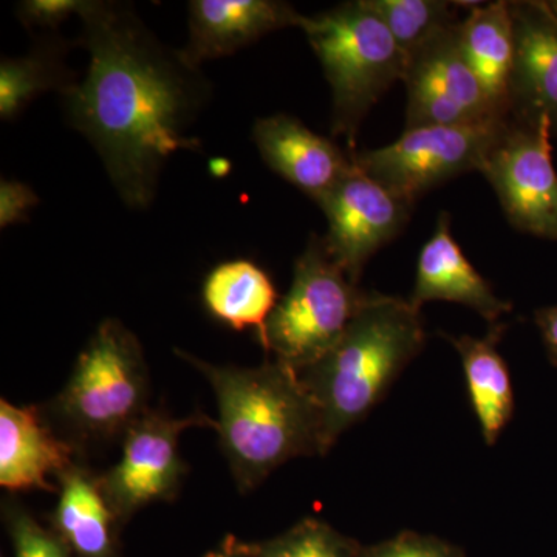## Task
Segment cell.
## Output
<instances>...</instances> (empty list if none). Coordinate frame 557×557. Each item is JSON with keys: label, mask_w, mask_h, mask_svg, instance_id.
<instances>
[{"label": "cell", "mask_w": 557, "mask_h": 557, "mask_svg": "<svg viewBox=\"0 0 557 557\" xmlns=\"http://www.w3.org/2000/svg\"><path fill=\"white\" fill-rule=\"evenodd\" d=\"M79 20L89 67L62 95L69 123L97 150L124 205L149 208L171 157L201 149L188 131L207 101V81L131 7L94 0Z\"/></svg>", "instance_id": "1"}, {"label": "cell", "mask_w": 557, "mask_h": 557, "mask_svg": "<svg viewBox=\"0 0 557 557\" xmlns=\"http://www.w3.org/2000/svg\"><path fill=\"white\" fill-rule=\"evenodd\" d=\"M175 351L214 391L215 431L240 493L255 490L292 458L322 456L321 416L298 372L276 359L260 368H236Z\"/></svg>", "instance_id": "2"}, {"label": "cell", "mask_w": 557, "mask_h": 557, "mask_svg": "<svg viewBox=\"0 0 557 557\" xmlns=\"http://www.w3.org/2000/svg\"><path fill=\"white\" fill-rule=\"evenodd\" d=\"M424 341L420 310L409 299L368 292L343 338L299 373L321 416L322 456L379 405Z\"/></svg>", "instance_id": "3"}, {"label": "cell", "mask_w": 557, "mask_h": 557, "mask_svg": "<svg viewBox=\"0 0 557 557\" xmlns=\"http://www.w3.org/2000/svg\"><path fill=\"white\" fill-rule=\"evenodd\" d=\"M324 70L332 90V134L354 149L362 120L395 81L406 58L386 25L364 0L302 16L299 25Z\"/></svg>", "instance_id": "4"}, {"label": "cell", "mask_w": 557, "mask_h": 557, "mask_svg": "<svg viewBox=\"0 0 557 557\" xmlns=\"http://www.w3.org/2000/svg\"><path fill=\"white\" fill-rule=\"evenodd\" d=\"M148 369L137 336L104 319L81 350L53 412L81 440L124 435L148 410Z\"/></svg>", "instance_id": "5"}, {"label": "cell", "mask_w": 557, "mask_h": 557, "mask_svg": "<svg viewBox=\"0 0 557 557\" xmlns=\"http://www.w3.org/2000/svg\"><path fill=\"white\" fill-rule=\"evenodd\" d=\"M368 292L330 258L321 236H311L296 260L292 287L278 299L262 335L265 351L295 372H302L343 338Z\"/></svg>", "instance_id": "6"}, {"label": "cell", "mask_w": 557, "mask_h": 557, "mask_svg": "<svg viewBox=\"0 0 557 557\" xmlns=\"http://www.w3.org/2000/svg\"><path fill=\"white\" fill-rule=\"evenodd\" d=\"M509 120L511 116L468 126L417 127L383 148L351 152V159L388 193L413 205L446 180L482 171Z\"/></svg>", "instance_id": "7"}, {"label": "cell", "mask_w": 557, "mask_h": 557, "mask_svg": "<svg viewBox=\"0 0 557 557\" xmlns=\"http://www.w3.org/2000/svg\"><path fill=\"white\" fill-rule=\"evenodd\" d=\"M403 83L408 91L406 129L468 126L505 119L465 58L460 21L443 28L406 57Z\"/></svg>", "instance_id": "8"}, {"label": "cell", "mask_w": 557, "mask_h": 557, "mask_svg": "<svg viewBox=\"0 0 557 557\" xmlns=\"http://www.w3.org/2000/svg\"><path fill=\"white\" fill-rule=\"evenodd\" d=\"M552 124L509 120L487 153L482 174L496 190L511 225L542 239L557 240V172Z\"/></svg>", "instance_id": "9"}, {"label": "cell", "mask_w": 557, "mask_h": 557, "mask_svg": "<svg viewBox=\"0 0 557 557\" xmlns=\"http://www.w3.org/2000/svg\"><path fill=\"white\" fill-rule=\"evenodd\" d=\"M201 426L215 429V421L203 413L172 418L148 409L124 432L119 463L100 478L102 493L121 523L150 504L174 498L186 469L180 435Z\"/></svg>", "instance_id": "10"}, {"label": "cell", "mask_w": 557, "mask_h": 557, "mask_svg": "<svg viewBox=\"0 0 557 557\" xmlns=\"http://www.w3.org/2000/svg\"><path fill=\"white\" fill-rule=\"evenodd\" d=\"M318 205L327 219L324 247L357 285L370 258L405 230L413 207L388 193L355 163Z\"/></svg>", "instance_id": "11"}, {"label": "cell", "mask_w": 557, "mask_h": 557, "mask_svg": "<svg viewBox=\"0 0 557 557\" xmlns=\"http://www.w3.org/2000/svg\"><path fill=\"white\" fill-rule=\"evenodd\" d=\"M509 7L515 27L509 116L525 124L548 120L557 135V21L545 2Z\"/></svg>", "instance_id": "12"}, {"label": "cell", "mask_w": 557, "mask_h": 557, "mask_svg": "<svg viewBox=\"0 0 557 557\" xmlns=\"http://www.w3.org/2000/svg\"><path fill=\"white\" fill-rule=\"evenodd\" d=\"M302 16L277 0H193L189 39L180 51L193 69L230 57L270 33L299 27Z\"/></svg>", "instance_id": "13"}, {"label": "cell", "mask_w": 557, "mask_h": 557, "mask_svg": "<svg viewBox=\"0 0 557 557\" xmlns=\"http://www.w3.org/2000/svg\"><path fill=\"white\" fill-rule=\"evenodd\" d=\"M252 139L270 170L317 203L354 166L351 153L285 113L256 121Z\"/></svg>", "instance_id": "14"}, {"label": "cell", "mask_w": 557, "mask_h": 557, "mask_svg": "<svg viewBox=\"0 0 557 557\" xmlns=\"http://www.w3.org/2000/svg\"><path fill=\"white\" fill-rule=\"evenodd\" d=\"M73 443L58 438L35 406L0 401V485L17 491H53L51 475L76 463Z\"/></svg>", "instance_id": "15"}, {"label": "cell", "mask_w": 557, "mask_h": 557, "mask_svg": "<svg viewBox=\"0 0 557 557\" xmlns=\"http://www.w3.org/2000/svg\"><path fill=\"white\" fill-rule=\"evenodd\" d=\"M431 300L461 304L478 311L491 325L497 324L498 319L511 310V304L498 298L458 247L446 212L440 215L437 228L421 249L416 285L409 298L418 310Z\"/></svg>", "instance_id": "16"}, {"label": "cell", "mask_w": 557, "mask_h": 557, "mask_svg": "<svg viewBox=\"0 0 557 557\" xmlns=\"http://www.w3.org/2000/svg\"><path fill=\"white\" fill-rule=\"evenodd\" d=\"M51 530L73 557H120V520L102 493L100 478L78 461L61 472Z\"/></svg>", "instance_id": "17"}, {"label": "cell", "mask_w": 557, "mask_h": 557, "mask_svg": "<svg viewBox=\"0 0 557 557\" xmlns=\"http://www.w3.org/2000/svg\"><path fill=\"white\" fill-rule=\"evenodd\" d=\"M504 329L500 324L491 325L483 338L448 336L463 364L469 399L487 446L496 445L515 412L511 376L497 350Z\"/></svg>", "instance_id": "18"}, {"label": "cell", "mask_w": 557, "mask_h": 557, "mask_svg": "<svg viewBox=\"0 0 557 557\" xmlns=\"http://www.w3.org/2000/svg\"><path fill=\"white\" fill-rule=\"evenodd\" d=\"M468 64L496 108L509 113V78L515 60V27L509 2L475 3L460 21Z\"/></svg>", "instance_id": "19"}, {"label": "cell", "mask_w": 557, "mask_h": 557, "mask_svg": "<svg viewBox=\"0 0 557 557\" xmlns=\"http://www.w3.org/2000/svg\"><path fill=\"white\" fill-rule=\"evenodd\" d=\"M201 296L220 322L237 332L256 329L259 336L278 302L267 271L245 259L228 260L209 271Z\"/></svg>", "instance_id": "20"}, {"label": "cell", "mask_w": 557, "mask_h": 557, "mask_svg": "<svg viewBox=\"0 0 557 557\" xmlns=\"http://www.w3.org/2000/svg\"><path fill=\"white\" fill-rule=\"evenodd\" d=\"M76 81L62 62L60 42H40L28 54L0 64V119H17L39 95H64Z\"/></svg>", "instance_id": "21"}, {"label": "cell", "mask_w": 557, "mask_h": 557, "mask_svg": "<svg viewBox=\"0 0 557 557\" xmlns=\"http://www.w3.org/2000/svg\"><path fill=\"white\" fill-rule=\"evenodd\" d=\"M222 547L239 557H358L362 545L322 520L307 518L262 542L226 536Z\"/></svg>", "instance_id": "22"}, {"label": "cell", "mask_w": 557, "mask_h": 557, "mask_svg": "<svg viewBox=\"0 0 557 557\" xmlns=\"http://www.w3.org/2000/svg\"><path fill=\"white\" fill-rule=\"evenodd\" d=\"M366 7L386 25L403 54L409 57L421 44L456 20L454 5L440 0H364Z\"/></svg>", "instance_id": "23"}, {"label": "cell", "mask_w": 557, "mask_h": 557, "mask_svg": "<svg viewBox=\"0 0 557 557\" xmlns=\"http://www.w3.org/2000/svg\"><path fill=\"white\" fill-rule=\"evenodd\" d=\"M2 516L13 557H73L61 537L51 528L40 525L20 502H3Z\"/></svg>", "instance_id": "24"}, {"label": "cell", "mask_w": 557, "mask_h": 557, "mask_svg": "<svg viewBox=\"0 0 557 557\" xmlns=\"http://www.w3.org/2000/svg\"><path fill=\"white\" fill-rule=\"evenodd\" d=\"M358 557H467L463 549L435 536L403 531L380 544L361 547Z\"/></svg>", "instance_id": "25"}, {"label": "cell", "mask_w": 557, "mask_h": 557, "mask_svg": "<svg viewBox=\"0 0 557 557\" xmlns=\"http://www.w3.org/2000/svg\"><path fill=\"white\" fill-rule=\"evenodd\" d=\"M91 0H25L17 5V17L27 28L60 27L72 16H83Z\"/></svg>", "instance_id": "26"}, {"label": "cell", "mask_w": 557, "mask_h": 557, "mask_svg": "<svg viewBox=\"0 0 557 557\" xmlns=\"http://www.w3.org/2000/svg\"><path fill=\"white\" fill-rule=\"evenodd\" d=\"M35 190L17 180L0 182V228L27 222L32 209L38 207Z\"/></svg>", "instance_id": "27"}, {"label": "cell", "mask_w": 557, "mask_h": 557, "mask_svg": "<svg viewBox=\"0 0 557 557\" xmlns=\"http://www.w3.org/2000/svg\"><path fill=\"white\" fill-rule=\"evenodd\" d=\"M536 324L544 338L549 361L557 368V306L536 311Z\"/></svg>", "instance_id": "28"}, {"label": "cell", "mask_w": 557, "mask_h": 557, "mask_svg": "<svg viewBox=\"0 0 557 557\" xmlns=\"http://www.w3.org/2000/svg\"><path fill=\"white\" fill-rule=\"evenodd\" d=\"M201 557H239L237 555H234L233 552H230V549H226L225 547H222L220 545L219 549H214V552H209L207 555Z\"/></svg>", "instance_id": "29"}, {"label": "cell", "mask_w": 557, "mask_h": 557, "mask_svg": "<svg viewBox=\"0 0 557 557\" xmlns=\"http://www.w3.org/2000/svg\"><path fill=\"white\" fill-rule=\"evenodd\" d=\"M545 7H547L552 16L557 21V0H552V2H545Z\"/></svg>", "instance_id": "30"}]
</instances>
